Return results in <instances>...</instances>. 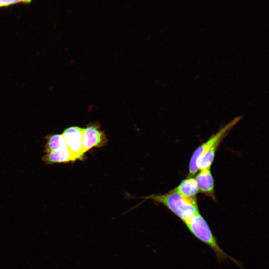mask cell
Wrapping results in <instances>:
<instances>
[{"label": "cell", "mask_w": 269, "mask_h": 269, "mask_svg": "<svg viewBox=\"0 0 269 269\" xmlns=\"http://www.w3.org/2000/svg\"><path fill=\"white\" fill-rule=\"evenodd\" d=\"M152 200L166 207L185 224L199 213L198 204L195 196L186 197L172 190L164 194H151L138 197Z\"/></svg>", "instance_id": "1"}, {"label": "cell", "mask_w": 269, "mask_h": 269, "mask_svg": "<svg viewBox=\"0 0 269 269\" xmlns=\"http://www.w3.org/2000/svg\"><path fill=\"white\" fill-rule=\"evenodd\" d=\"M185 224L196 239L213 250L219 262L230 260L239 268L244 269L239 261L228 255L219 247L209 225L199 212Z\"/></svg>", "instance_id": "2"}, {"label": "cell", "mask_w": 269, "mask_h": 269, "mask_svg": "<svg viewBox=\"0 0 269 269\" xmlns=\"http://www.w3.org/2000/svg\"><path fill=\"white\" fill-rule=\"evenodd\" d=\"M241 119L237 117L221 128L217 133L213 134L206 142L199 146L193 153L189 166V175H194L198 169V162L203 155L215 143L221 141L229 131Z\"/></svg>", "instance_id": "3"}, {"label": "cell", "mask_w": 269, "mask_h": 269, "mask_svg": "<svg viewBox=\"0 0 269 269\" xmlns=\"http://www.w3.org/2000/svg\"><path fill=\"white\" fill-rule=\"evenodd\" d=\"M82 132L83 128L72 126L65 129L62 134L74 162L77 160H82L85 158L82 146Z\"/></svg>", "instance_id": "4"}, {"label": "cell", "mask_w": 269, "mask_h": 269, "mask_svg": "<svg viewBox=\"0 0 269 269\" xmlns=\"http://www.w3.org/2000/svg\"><path fill=\"white\" fill-rule=\"evenodd\" d=\"M108 141L105 132L100 130L97 123L89 124L83 128L82 146L85 154L94 147H101L104 146Z\"/></svg>", "instance_id": "5"}, {"label": "cell", "mask_w": 269, "mask_h": 269, "mask_svg": "<svg viewBox=\"0 0 269 269\" xmlns=\"http://www.w3.org/2000/svg\"><path fill=\"white\" fill-rule=\"evenodd\" d=\"M195 180L198 191L215 199L214 181L210 168L200 170L197 174Z\"/></svg>", "instance_id": "6"}, {"label": "cell", "mask_w": 269, "mask_h": 269, "mask_svg": "<svg viewBox=\"0 0 269 269\" xmlns=\"http://www.w3.org/2000/svg\"><path fill=\"white\" fill-rule=\"evenodd\" d=\"M42 159L47 164L74 162L67 148L46 152Z\"/></svg>", "instance_id": "7"}, {"label": "cell", "mask_w": 269, "mask_h": 269, "mask_svg": "<svg viewBox=\"0 0 269 269\" xmlns=\"http://www.w3.org/2000/svg\"><path fill=\"white\" fill-rule=\"evenodd\" d=\"M173 190L186 197H194L199 192L195 178L191 177L182 180Z\"/></svg>", "instance_id": "8"}, {"label": "cell", "mask_w": 269, "mask_h": 269, "mask_svg": "<svg viewBox=\"0 0 269 269\" xmlns=\"http://www.w3.org/2000/svg\"><path fill=\"white\" fill-rule=\"evenodd\" d=\"M45 153L67 148L62 134H51L45 137Z\"/></svg>", "instance_id": "9"}, {"label": "cell", "mask_w": 269, "mask_h": 269, "mask_svg": "<svg viewBox=\"0 0 269 269\" xmlns=\"http://www.w3.org/2000/svg\"><path fill=\"white\" fill-rule=\"evenodd\" d=\"M33 0H0V8L6 7L16 4H30Z\"/></svg>", "instance_id": "10"}]
</instances>
